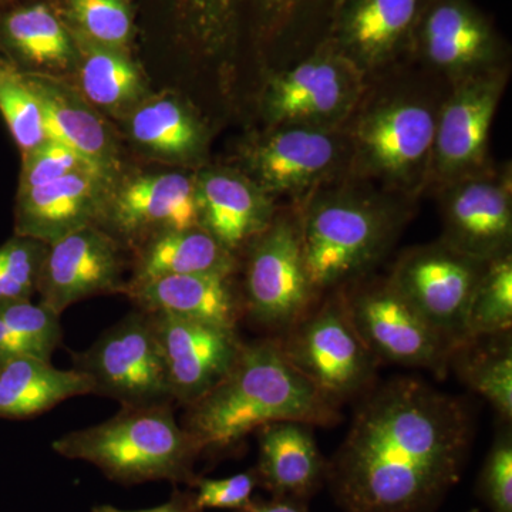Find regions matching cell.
<instances>
[{
  "instance_id": "83f0119b",
  "label": "cell",
  "mask_w": 512,
  "mask_h": 512,
  "mask_svg": "<svg viewBox=\"0 0 512 512\" xmlns=\"http://www.w3.org/2000/svg\"><path fill=\"white\" fill-rule=\"evenodd\" d=\"M448 369L468 389L487 400L504 423H511V332L461 340L451 350Z\"/></svg>"
},
{
  "instance_id": "cb8c5ba5",
  "label": "cell",
  "mask_w": 512,
  "mask_h": 512,
  "mask_svg": "<svg viewBox=\"0 0 512 512\" xmlns=\"http://www.w3.org/2000/svg\"><path fill=\"white\" fill-rule=\"evenodd\" d=\"M128 296L144 312H167L222 328L237 329L244 313L232 275H168L128 285Z\"/></svg>"
},
{
  "instance_id": "74e56055",
  "label": "cell",
  "mask_w": 512,
  "mask_h": 512,
  "mask_svg": "<svg viewBox=\"0 0 512 512\" xmlns=\"http://www.w3.org/2000/svg\"><path fill=\"white\" fill-rule=\"evenodd\" d=\"M79 171L94 173L92 167L79 154L64 147L63 144L47 138L45 143L25 154L20 192L52 183V181L59 180L66 175L79 173Z\"/></svg>"
},
{
  "instance_id": "4dcf8cb0",
  "label": "cell",
  "mask_w": 512,
  "mask_h": 512,
  "mask_svg": "<svg viewBox=\"0 0 512 512\" xmlns=\"http://www.w3.org/2000/svg\"><path fill=\"white\" fill-rule=\"evenodd\" d=\"M6 33L23 56L42 64H63L72 57L69 37L45 6L20 9L6 20Z\"/></svg>"
},
{
  "instance_id": "9c48e42d",
  "label": "cell",
  "mask_w": 512,
  "mask_h": 512,
  "mask_svg": "<svg viewBox=\"0 0 512 512\" xmlns=\"http://www.w3.org/2000/svg\"><path fill=\"white\" fill-rule=\"evenodd\" d=\"M343 303L357 335L380 362L448 373L453 346L394 288L389 278L357 279L342 286Z\"/></svg>"
},
{
  "instance_id": "ab89813d",
  "label": "cell",
  "mask_w": 512,
  "mask_h": 512,
  "mask_svg": "<svg viewBox=\"0 0 512 512\" xmlns=\"http://www.w3.org/2000/svg\"><path fill=\"white\" fill-rule=\"evenodd\" d=\"M92 512H205L195 501V495L192 491L175 490L170 500L158 507L148 508V510L124 511L113 505H96Z\"/></svg>"
},
{
  "instance_id": "7402d4cb",
  "label": "cell",
  "mask_w": 512,
  "mask_h": 512,
  "mask_svg": "<svg viewBox=\"0 0 512 512\" xmlns=\"http://www.w3.org/2000/svg\"><path fill=\"white\" fill-rule=\"evenodd\" d=\"M111 221L130 239L200 227L195 180L177 173L137 178L117 197Z\"/></svg>"
},
{
  "instance_id": "52a82bcc",
  "label": "cell",
  "mask_w": 512,
  "mask_h": 512,
  "mask_svg": "<svg viewBox=\"0 0 512 512\" xmlns=\"http://www.w3.org/2000/svg\"><path fill=\"white\" fill-rule=\"evenodd\" d=\"M247 248L244 313L255 325L282 335L322 296L306 269L298 205L278 207Z\"/></svg>"
},
{
  "instance_id": "836d02e7",
  "label": "cell",
  "mask_w": 512,
  "mask_h": 512,
  "mask_svg": "<svg viewBox=\"0 0 512 512\" xmlns=\"http://www.w3.org/2000/svg\"><path fill=\"white\" fill-rule=\"evenodd\" d=\"M0 318L30 356L50 360L62 340L60 315L30 299L0 303Z\"/></svg>"
},
{
  "instance_id": "8992f818",
  "label": "cell",
  "mask_w": 512,
  "mask_h": 512,
  "mask_svg": "<svg viewBox=\"0 0 512 512\" xmlns=\"http://www.w3.org/2000/svg\"><path fill=\"white\" fill-rule=\"evenodd\" d=\"M326 293L322 302L276 340L302 376L342 404L365 396L375 386L379 360L353 328L340 289Z\"/></svg>"
},
{
  "instance_id": "ac0fdd59",
  "label": "cell",
  "mask_w": 512,
  "mask_h": 512,
  "mask_svg": "<svg viewBox=\"0 0 512 512\" xmlns=\"http://www.w3.org/2000/svg\"><path fill=\"white\" fill-rule=\"evenodd\" d=\"M163 353L174 402L185 407L210 392L237 359V329L167 312H146Z\"/></svg>"
},
{
  "instance_id": "603a6c76",
  "label": "cell",
  "mask_w": 512,
  "mask_h": 512,
  "mask_svg": "<svg viewBox=\"0 0 512 512\" xmlns=\"http://www.w3.org/2000/svg\"><path fill=\"white\" fill-rule=\"evenodd\" d=\"M104 178L79 171L19 194L16 234L52 244L93 225L100 215Z\"/></svg>"
},
{
  "instance_id": "ba28073f",
  "label": "cell",
  "mask_w": 512,
  "mask_h": 512,
  "mask_svg": "<svg viewBox=\"0 0 512 512\" xmlns=\"http://www.w3.org/2000/svg\"><path fill=\"white\" fill-rule=\"evenodd\" d=\"M244 161L245 175L269 197L298 204L350 175L352 148L343 124H279L247 148Z\"/></svg>"
},
{
  "instance_id": "7a4b0ae2",
  "label": "cell",
  "mask_w": 512,
  "mask_h": 512,
  "mask_svg": "<svg viewBox=\"0 0 512 512\" xmlns=\"http://www.w3.org/2000/svg\"><path fill=\"white\" fill-rule=\"evenodd\" d=\"M450 84L407 60L367 80L343 123L350 175L416 200L427 191L434 136Z\"/></svg>"
},
{
  "instance_id": "7c38bea8",
  "label": "cell",
  "mask_w": 512,
  "mask_h": 512,
  "mask_svg": "<svg viewBox=\"0 0 512 512\" xmlns=\"http://www.w3.org/2000/svg\"><path fill=\"white\" fill-rule=\"evenodd\" d=\"M74 369L93 384V393L121 407L173 403L163 353L144 311L131 313L107 329L84 352L74 353Z\"/></svg>"
},
{
  "instance_id": "3957f363",
  "label": "cell",
  "mask_w": 512,
  "mask_h": 512,
  "mask_svg": "<svg viewBox=\"0 0 512 512\" xmlns=\"http://www.w3.org/2000/svg\"><path fill=\"white\" fill-rule=\"evenodd\" d=\"M340 420V404L302 376L271 338L242 343L227 375L187 406L183 427L201 456H220L266 424L301 421L330 427Z\"/></svg>"
},
{
  "instance_id": "2e32d148",
  "label": "cell",
  "mask_w": 512,
  "mask_h": 512,
  "mask_svg": "<svg viewBox=\"0 0 512 512\" xmlns=\"http://www.w3.org/2000/svg\"><path fill=\"white\" fill-rule=\"evenodd\" d=\"M409 60L448 84L508 66L500 36L470 0H427Z\"/></svg>"
},
{
  "instance_id": "f546056e",
  "label": "cell",
  "mask_w": 512,
  "mask_h": 512,
  "mask_svg": "<svg viewBox=\"0 0 512 512\" xmlns=\"http://www.w3.org/2000/svg\"><path fill=\"white\" fill-rule=\"evenodd\" d=\"M511 326L512 254H508L485 265L468 303L464 339L511 332Z\"/></svg>"
},
{
  "instance_id": "ffe728a7",
  "label": "cell",
  "mask_w": 512,
  "mask_h": 512,
  "mask_svg": "<svg viewBox=\"0 0 512 512\" xmlns=\"http://www.w3.org/2000/svg\"><path fill=\"white\" fill-rule=\"evenodd\" d=\"M195 185L200 227L234 255L271 224L278 210L274 198L238 171L207 170Z\"/></svg>"
},
{
  "instance_id": "5b68a950",
  "label": "cell",
  "mask_w": 512,
  "mask_h": 512,
  "mask_svg": "<svg viewBox=\"0 0 512 512\" xmlns=\"http://www.w3.org/2000/svg\"><path fill=\"white\" fill-rule=\"evenodd\" d=\"M52 448L64 458L93 464L124 485L171 481L191 488L201 457L197 441L175 420L171 403L121 407L103 423L64 434Z\"/></svg>"
},
{
  "instance_id": "60d3db41",
  "label": "cell",
  "mask_w": 512,
  "mask_h": 512,
  "mask_svg": "<svg viewBox=\"0 0 512 512\" xmlns=\"http://www.w3.org/2000/svg\"><path fill=\"white\" fill-rule=\"evenodd\" d=\"M237 512H309L308 501L289 497H274L269 500L261 497L252 498L251 503Z\"/></svg>"
},
{
  "instance_id": "e0dca14e",
  "label": "cell",
  "mask_w": 512,
  "mask_h": 512,
  "mask_svg": "<svg viewBox=\"0 0 512 512\" xmlns=\"http://www.w3.org/2000/svg\"><path fill=\"white\" fill-rule=\"evenodd\" d=\"M427 0H340L328 43L367 80L410 59L414 29Z\"/></svg>"
},
{
  "instance_id": "277c9868",
  "label": "cell",
  "mask_w": 512,
  "mask_h": 512,
  "mask_svg": "<svg viewBox=\"0 0 512 512\" xmlns=\"http://www.w3.org/2000/svg\"><path fill=\"white\" fill-rule=\"evenodd\" d=\"M296 205L306 269L323 295L365 278L386 258L416 200L348 175Z\"/></svg>"
},
{
  "instance_id": "d590c367",
  "label": "cell",
  "mask_w": 512,
  "mask_h": 512,
  "mask_svg": "<svg viewBox=\"0 0 512 512\" xmlns=\"http://www.w3.org/2000/svg\"><path fill=\"white\" fill-rule=\"evenodd\" d=\"M504 423L481 468L477 494L491 512H512V434Z\"/></svg>"
},
{
  "instance_id": "d4e9b609",
  "label": "cell",
  "mask_w": 512,
  "mask_h": 512,
  "mask_svg": "<svg viewBox=\"0 0 512 512\" xmlns=\"http://www.w3.org/2000/svg\"><path fill=\"white\" fill-rule=\"evenodd\" d=\"M42 106L47 138L63 144L104 180L116 170L113 141L103 121L76 94L52 80L26 79Z\"/></svg>"
},
{
  "instance_id": "6da1fadb",
  "label": "cell",
  "mask_w": 512,
  "mask_h": 512,
  "mask_svg": "<svg viewBox=\"0 0 512 512\" xmlns=\"http://www.w3.org/2000/svg\"><path fill=\"white\" fill-rule=\"evenodd\" d=\"M471 441L460 397L394 377L362 396L326 484L345 512H430L460 483Z\"/></svg>"
},
{
  "instance_id": "8d00e7d4",
  "label": "cell",
  "mask_w": 512,
  "mask_h": 512,
  "mask_svg": "<svg viewBox=\"0 0 512 512\" xmlns=\"http://www.w3.org/2000/svg\"><path fill=\"white\" fill-rule=\"evenodd\" d=\"M73 18L97 42L121 46L131 33L130 13L123 0H69Z\"/></svg>"
},
{
  "instance_id": "1f68e13d",
  "label": "cell",
  "mask_w": 512,
  "mask_h": 512,
  "mask_svg": "<svg viewBox=\"0 0 512 512\" xmlns=\"http://www.w3.org/2000/svg\"><path fill=\"white\" fill-rule=\"evenodd\" d=\"M83 92L101 107L123 106L141 92V77L126 57L104 47H93L82 64Z\"/></svg>"
},
{
  "instance_id": "f1b7e54d",
  "label": "cell",
  "mask_w": 512,
  "mask_h": 512,
  "mask_svg": "<svg viewBox=\"0 0 512 512\" xmlns=\"http://www.w3.org/2000/svg\"><path fill=\"white\" fill-rule=\"evenodd\" d=\"M130 131L141 146L170 157L197 156L205 144L200 121L178 101L171 99L140 107L131 117Z\"/></svg>"
},
{
  "instance_id": "e575fe53",
  "label": "cell",
  "mask_w": 512,
  "mask_h": 512,
  "mask_svg": "<svg viewBox=\"0 0 512 512\" xmlns=\"http://www.w3.org/2000/svg\"><path fill=\"white\" fill-rule=\"evenodd\" d=\"M46 248L45 242L19 235L0 247V303L30 299Z\"/></svg>"
},
{
  "instance_id": "4fadbf2b",
  "label": "cell",
  "mask_w": 512,
  "mask_h": 512,
  "mask_svg": "<svg viewBox=\"0 0 512 512\" xmlns=\"http://www.w3.org/2000/svg\"><path fill=\"white\" fill-rule=\"evenodd\" d=\"M485 265L439 239L406 249L387 278L454 348L464 339L468 303Z\"/></svg>"
},
{
  "instance_id": "44dd1931",
  "label": "cell",
  "mask_w": 512,
  "mask_h": 512,
  "mask_svg": "<svg viewBox=\"0 0 512 512\" xmlns=\"http://www.w3.org/2000/svg\"><path fill=\"white\" fill-rule=\"evenodd\" d=\"M256 433L259 487L274 497L309 503L326 484L328 474V460L320 453L313 426L301 421H276Z\"/></svg>"
},
{
  "instance_id": "7bdbcfd3",
  "label": "cell",
  "mask_w": 512,
  "mask_h": 512,
  "mask_svg": "<svg viewBox=\"0 0 512 512\" xmlns=\"http://www.w3.org/2000/svg\"><path fill=\"white\" fill-rule=\"evenodd\" d=\"M466 512H480V508H471V510H468Z\"/></svg>"
},
{
  "instance_id": "d6986e66",
  "label": "cell",
  "mask_w": 512,
  "mask_h": 512,
  "mask_svg": "<svg viewBox=\"0 0 512 512\" xmlns=\"http://www.w3.org/2000/svg\"><path fill=\"white\" fill-rule=\"evenodd\" d=\"M116 239L96 225L76 229L47 244L37 279L40 305L62 315L73 303L100 293L126 291L120 281Z\"/></svg>"
},
{
  "instance_id": "30bf717a",
  "label": "cell",
  "mask_w": 512,
  "mask_h": 512,
  "mask_svg": "<svg viewBox=\"0 0 512 512\" xmlns=\"http://www.w3.org/2000/svg\"><path fill=\"white\" fill-rule=\"evenodd\" d=\"M340 0H194L202 36L222 46L237 35L245 10L265 46L268 76L311 55L328 39Z\"/></svg>"
},
{
  "instance_id": "8fae6325",
  "label": "cell",
  "mask_w": 512,
  "mask_h": 512,
  "mask_svg": "<svg viewBox=\"0 0 512 512\" xmlns=\"http://www.w3.org/2000/svg\"><path fill=\"white\" fill-rule=\"evenodd\" d=\"M365 87L363 74L323 43L299 62L266 76L259 89V101L268 127L342 126Z\"/></svg>"
},
{
  "instance_id": "5bb4252c",
  "label": "cell",
  "mask_w": 512,
  "mask_h": 512,
  "mask_svg": "<svg viewBox=\"0 0 512 512\" xmlns=\"http://www.w3.org/2000/svg\"><path fill=\"white\" fill-rule=\"evenodd\" d=\"M508 80L510 67L504 66L450 84L437 119L426 192L491 163V127Z\"/></svg>"
},
{
  "instance_id": "b9f144b4",
  "label": "cell",
  "mask_w": 512,
  "mask_h": 512,
  "mask_svg": "<svg viewBox=\"0 0 512 512\" xmlns=\"http://www.w3.org/2000/svg\"><path fill=\"white\" fill-rule=\"evenodd\" d=\"M20 355H28L25 346L0 318V366Z\"/></svg>"
},
{
  "instance_id": "484cf974",
  "label": "cell",
  "mask_w": 512,
  "mask_h": 512,
  "mask_svg": "<svg viewBox=\"0 0 512 512\" xmlns=\"http://www.w3.org/2000/svg\"><path fill=\"white\" fill-rule=\"evenodd\" d=\"M92 393L93 384L84 373L74 367L56 369L40 357L20 355L0 366V419H29Z\"/></svg>"
},
{
  "instance_id": "d6a6232c",
  "label": "cell",
  "mask_w": 512,
  "mask_h": 512,
  "mask_svg": "<svg viewBox=\"0 0 512 512\" xmlns=\"http://www.w3.org/2000/svg\"><path fill=\"white\" fill-rule=\"evenodd\" d=\"M0 113L23 153L47 140L42 106L26 77L0 70Z\"/></svg>"
},
{
  "instance_id": "9a60e30c",
  "label": "cell",
  "mask_w": 512,
  "mask_h": 512,
  "mask_svg": "<svg viewBox=\"0 0 512 512\" xmlns=\"http://www.w3.org/2000/svg\"><path fill=\"white\" fill-rule=\"evenodd\" d=\"M439 202L441 241L490 262L511 254L512 171L510 163L463 175L433 191Z\"/></svg>"
},
{
  "instance_id": "f35d334b",
  "label": "cell",
  "mask_w": 512,
  "mask_h": 512,
  "mask_svg": "<svg viewBox=\"0 0 512 512\" xmlns=\"http://www.w3.org/2000/svg\"><path fill=\"white\" fill-rule=\"evenodd\" d=\"M259 487V477L255 467L235 476L218 478H202L198 476L191 485L195 501L202 510H244L252 501V494Z\"/></svg>"
},
{
  "instance_id": "4316f807",
  "label": "cell",
  "mask_w": 512,
  "mask_h": 512,
  "mask_svg": "<svg viewBox=\"0 0 512 512\" xmlns=\"http://www.w3.org/2000/svg\"><path fill=\"white\" fill-rule=\"evenodd\" d=\"M237 255L201 227L171 231L147 242L131 285L168 275H234Z\"/></svg>"
}]
</instances>
